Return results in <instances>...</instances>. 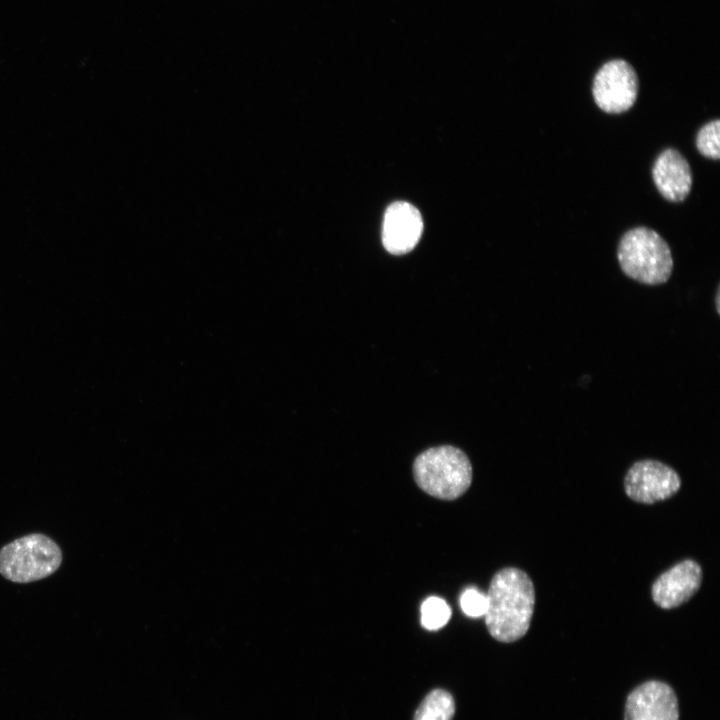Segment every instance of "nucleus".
<instances>
[{
  "label": "nucleus",
  "mask_w": 720,
  "mask_h": 720,
  "mask_svg": "<svg viewBox=\"0 0 720 720\" xmlns=\"http://www.w3.org/2000/svg\"><path fill=\"white\" fill-rule=\"evenodd\" d=\"M484 614L489 634L497 641L511 643L528 631L535 606V589L526 572L515 567L499 570L486 594Z\"/></svg>",
  "instance_id": "1"
},
{
  "label": "nucleus",
  "mask_w": 720,
  "mask_h": 720,
  "mask_svg": "<svg viewBox=\"0 0 720 720\" xmlns=\"http://www.w3.org/2000/svg\"><path fill=\"white\" fill-rule=\"evenodd\" d=\"M617 258L622 272L644 285L666 283L673 271L668 243L655 230L640 226L621 237Z\"/></svg>",
  "instance_id": "2"
},
{
  "label": "nucleus",
  "mask_w": 720,
  "mask_h": 720,
  "mask_svg": "<svg viewBox=\"0 0 720 720\" xmlns=\"http://www.w3.org/2000/svg\"><path fill=\"white\" fill-rule=\"evenodd\" d=\"M413 476L421 490L441 500L463 495L472 482V465L467 455L454 446L429 448L413 464Z\"/></svg>",
  "instance_id": "3"
},
{
  "label": "nucleus",
  "mask_w": 720,
  "mask_h": 720,
  "mask_svg": "<svg viewBox=\"0 0 720 720\" xmlns=\"http://www.w3.org/2000/svg\"><path fill=\"white\" fill-rule=\"evenodd\" d=\"M62 551L50 537L34 533L20 537L0 549V574L15 583H29L56 572Z\"/></svg>",
  "instance_id": "4"
},
{
  "label": "nucleus",
  "mask_w": 720,
  "mask_h": 720,
  "mask_svg": "<svg viewBox=\"0 0 720 720\" xmlns=\"http://www.w3.org/2000/svg\"><path fill=\"white\" fill-rule=\"evenodd\" d=\"M639 80L634 68L617 59L605 63L596 73L592 94L596 105L609 114H620L635 103Z\"/></svg>",
  "instance_id": "5"
},
{
  "label": "nucleus",
  "mask_w": 720,
  "mask_h": 720,
  "mask_svg": "<svg viewBox=\"0 0 720 720\" xmlns=\"http://www.w3.org/2000/svg\"><path fill=\"white\" fill-rule=\"evenodd\" d=\"M681 479L670 466L653 459L635 462L624 478L627 496L635 502L652 504L666 500L678 492Z\"/></svg>",
  "instance_id": "6"
},
{
  "label": "nucleus",
  "mask_w": 720,
  "mask_h": 720,
  "mask_svg": "<svg viewBox=\"0 0 720 720\" xmlns=\"http://www.w3.org/2000/svg\"><path fill=\"white\" fill-rule=\"evenodd\" d=\"M624 720H679L674 690L662 681L642 683L626 699Z\"/></svg>",
  "instance_id": "7"
},
{
  "label": "nucleus",
  "mask_w": 720,
  "mask_h": 720,
  "mask_svg": "<svg viewBox=\"0 0 720 720\" xmlns=\"http://www.w3.org/2000/svg\"><path fill=\"white\" fill-rule=\"evenodd\" d=\"M702 569L691 560H683L662 573L653 583L651 595L662 609L676 608L687 602L700 588Z\"/></svg>",
  "instance_id": "8"
},
{
  "label": "nucleus",
  "mask_w": 720,
  "mask_h": 720,
  "mask_svg": "<svg viewBox=\"0 0 720 720\" xmlns=\"http://www.w3.org/2000/svg\"><path fill=\"white\" fill-rule=\"evenodd\" d=\"M423 231L420 212L410 203H392L384 214L382 243L391 254L410 252L418 243Z\"/></svg>",
  "instance_id": "9"
},
{
  "label": "nucleus",
  "mask_w": 720,
  "mask_h": 720,
  "mask_svg": "<svg viewBox=\"0 0 720 720\" xmlns=\"http://www.w3.org/2000/svg\"><path fill=\"white\" fill-rule=\"evenodd\" d=\"M652 178L658 192L670 202H682L692 187V171L686 158L676 149L667 148L655 159Z\"/></svg>",
  "instance_id": "10"
},
{
  "label": "nucleus",
  "mask_w": 720,
  "mask_h": 720,
  "mask_svg": "<svg viewBox=\"0 0 720 720\" xmlns=\"http://www.w3.org/2000/svg\"><path fill=\"white\" fill-rule=\"evenodd\" d=\"M455 714V701L452 695L443 689L429 692L417 708L413 720H452Z\"/></svg>",
  "instance_id": "11"
},
{
  "label": "nucleus",
  "mask_w": 720,
  "mask_h": 720,
  "mask_svg": "<svg viewBox=\"0 0 720 720\" xmlns=\"http://www.w3.org/2000/svg\"><path fill=\"white\" fill-rule=\"evenodd\" d=\"M451 617V609L445 600L429 597L421 606V623L427 630L442 628Z\"/></svg>",
  "instance_id": "12"
},
{
  "label": "nucleus",
  "mask_w": 720,
  "mask_h": 720,
  "mask_svg": "<svg viewBox=\"0 0 720 720\" xmlns=\"http://www.w3.org/2000/svg\"><path fill=\"white\" fill-rule=\"evenodd\" d=\"M719 119L709 121L703 125L696 135V148L701 155L709 159L720 158Z\"/></svg>",
  "instance_id": "13"
},
{
  "label": "nucleus",
  "mask_w": 720,
  "mask_h": 720,
  "mask_svg": "<svg viewBox=\"0 0 720 720\" xmlns=\"http://www.w3.org/2000/svg\"><path fill=\"white\" fill-rule=\"evenodd\" d=\"M463 612L469 617L484 616L487 607L486 595L475 588L465 590L460 598Z\"/></svg>",
  "instance_id": "14"
},
{
  "label": "nucleus",
  "mask_w": 720,
  "mask_h": 720,
  "mask_svg": "<svg viewBox=\"0 0 720 720\" xmlns=\"http://www.w3.org/2000/svg\"><path fill=\"white\" fill-rule=\"evenodd\" d=\"M719 297H720V296H719V289H718V290H717V293H716V308H717V313H718V314L720 313V312H719Z\"/></svg>",
  "instance_id": "15"
}]
</instances>
